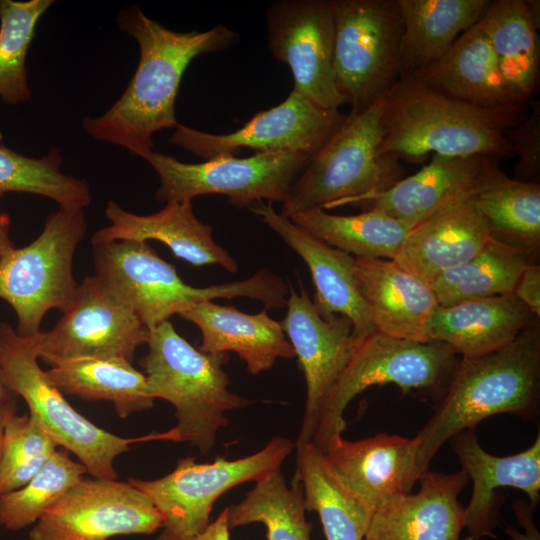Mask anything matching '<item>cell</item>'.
I'll return each mask as SVG.
<instances>
[{
    "mask_svg": "<svg viewBox=\"0 0 540 540\" xmlns=\"http://www.w3.org/2000/svg\"><path fill=\"white\" fill-rule=\"evenodd\" d=\"M119 27L139 47V61L121 97L102 115L82 119L95 140L118 145L143 157L153 150V135L175 128V102L183 74L196 57L227 50L239 35L224 25L206 31L176 32L135 6L119 13Z\"/></svg>",
    "mask_w": 540,
    "mask_h": 540,
    "instance_id": "cell-1",
    "label": "cell"
},
{
    "mask_svg": "<svg viewBox=\"0 0 540 540\" xmlns=\"http://www.w3.org/2000/svg\"><path fill=\"white\" fill-rule=\"evenodd\" d=\"M526 116L524 107L489 108L447 96L413 75L386 94L380 155L422 163L429 154L511 157L506 137Z\"/></svg>",
    "mask_w": 540,
    "mask_h": 540,
    "instance_id": "cell-2",
    "label": "cell"
},
{
    "mask_svg": "<svg viewBox=\"0 0 540 540\" xmlns=\"http://www.w3.org/2000/svg\"><path fill=\"white\" fill-rule=\"evenodd\" d=\"M540 411V319L510 344L457 366L433 415L416 435L419 474L455 434L485 418L512 414L536 421Z\"/></svg>",
    "mask_w": 540,
    "mask_h": 540,
    "instance_id": "cell-3",
    "label": "cell"
},
{
    "mask_svg": "<svg viewBox=\"0 0 540 540\" xmlns=\"http://www.w3.org/2000/svg\"><path fill=\"white\" fill-rule=\"evenodd\" d=\"M95 276L152 330L194 304L217 298L246 297L264 308H283L289 284L262 268L240 281L194 287L148 242L120 240L92 244Z\"/></svg>",
    "mask_w": 540,
    "mask_h": 540,
    "instance_id": "cell-4",
    "label": "cell"
},
{
    "mask_svg": "<svg viewBox=\"0 0 540 540\" xmlns=\"http://www.w3.org/2000/svg\"><path fill=\"white\" fill-rule=\"evenodd\" d=\"M148 353L139 361L150 395L175 407L176 425L156 439L189 442L202 454L216 444L217 433L228 425L227 412L252 403L229 390L223 366L226 353L209 354L180 336L170 321L150 330Z\"/></svg>",
    "mask_w": 540,
    "mask_h": 540,
    "instance_id": "cell-5",
    "label": "cell"
},
{
    "mask_svg": "<svg viewBox=\"0 0 540 540\" xmlns=\"http://www.w3.org/2000/svg\"><path fill=\"white\" fill-rule=\"evenodd\" d=\"M386 94L363 110H351L293 183L280 214L353 205L402 179L400 160L380 155Z\"/></svg>",
    "mask_w": 540,
    "mask_h": 540,
    "instance_id": "cell-6",
    "label": "cell"
},
{
    "mask_svg": "<svg viewBox=\"0 0 540 540\" xmlns=\"http://www.w3.org/2000/svg\"><path fill=\"white\" fill-rule=\"evenodd\" d=\"M0 376L4 386L22 397L29 417L57 444L77 456L95 478L116 480L115 459L135 440L106 431L78 413L38 364L35 335L22 337L1 323Z\"/></svg>",
    "mask_w": 540,
    "mask_h": 540,
    "instance_id": "cell-7",
    "label": "cell"
},
{
    "mask_svg": "<svg viewBox=\"0 0 540 540\" xmlns=\"http://www.w3.org/2000/svg\"><path fill=\"white\" fill-rule=\"evenodd\" d=\"M456 355L443 342L403 340L375 331L356 343L321 406L311 443L322 451L333 436L342 434L346 407L371 386L395 384L406 392L441 391L442 396L459 361Z\"/></svg>",
    "mask_w": 540,
    "mask_h": 540,
    "instance_id": "cell-8",
    "label": "cell"
},
{
    "mask_svg": "<svg viewBox=\"0 0 540 540\" xmlns=\"http://www.w3.org/2000/svg\"><path fill=\"white\" fill-rule=\"evenodd\" d=\"M86 231L84 209L59 207L34 241L0 256V298L16 313L18 335L38 334L49 310L71 304L78 287L73 258Z\"/></svg>",
    "mask_w": 540,
    "mask_h": 540,
    "instance_id": "cell-9",
    "label": "cell"
},
{
    "mask_svg": "<svg viewBox=\"0 0 540 540\" xmlns=\"http://www.w3.org/2000/svg\"><path fill=\"white\" fill-rule=\"evenodd\" d=\"M333 67L351 110L387 94L402 76V24L397 0H331Z\"/></svg>",
    "mask_w": 540,
    "mask_h": 540,
    "instance_id": "cell-10",
    "label": "cell"
},
{
    "mask_svg": "<svg viewBox=\"0 0 540 540\" xmlns=\"http://www.w3.org/2000/svg\"><path fill=\"white\" fill-rule=\"evenodd\" d=\"M142 158L159 176L155 192L158 201L221 194L231 205L244 208L264 200L283 203L312 157L298 152L255 153L246 158L224 154L200 163H185L151 150Z\"/></svg>",
    "mask_w": 540,
    "mask_h": 540,
    "instance_id": "cell-11",
    "label": "cell"
},
{
    "mask_svg": "<svg viewBox=\"0 0 540 540\" xmlns=\"http://www.w3.org/2000/svg\"><path fill=\"white\" fill-rule=\"evenodd\" d=\"M295 444L285 437L272 438L259 451L234 460L218 456L211 463L181 458L169 474L153 480L130 478L163 516L162 529L178 535H195L210 524L216 500L246 482H258L280 470Z\"/></svg>",
    "mask_w": 540,
    "mask_h": 540,
    "instance_id": "cell-12",
    "label": "cell"
},
{
    "mask_svg": "<svg viewBox=\"0 0 540 540\" xmlns=\"http://www.w3.org/2000/svg\"><path fill=\"white\" fill-rule=\"evenodd\" d=\"M162 526L161 513L128 481L82 477L33 524L29 540H110Z\"/></svg>",
    "mask_w": 540,
    "mask_h": 540,
    "instance_id": "cell-13",
    "label": "cell"
},
{
    "mask_svg": "<svg viewBox=\"0 0 540 540\" xmlns=\"http://www.w3.org/2000/svg\"><path fill=\"white\" fill-rule=\"evenodd\" d=\"M345 116L339 110L320 108L292 90L279 105L256 113L233 132L212 134L179 123L169 142L206 160L224 154L235 156L242 148L313 157Z\"/></svg>",
    "mask_w": 540,
    "mask_h": 540,
    "instance_id": "cell-14",
    "label": "cell"
},
{
    "mask_svg": "<svg viewBox=\"0 0 540 540\" xmlns=\"http://www.w3.org/2000/svg\"><path fill=\"white\" fill-rule=\"evenodd\" d=\"M150 331L95 275L78 284L71 304L50 331L35 335L39 358H120L132 362Z\"/></svg>",
    "mask_w": 540,
    "mask_h": 540,
    "instance_id": "cell-15",
    "label": "cell"
},
{
    "mask_svg": "<svg viewBox=\"0 0 540 540\" xmlns=\"http://www.w3.org/2000/svg\"><path fill=\"white\" fill-rule=\"evenodd\" d=\"M266 22L269 52L290 68L293 91L327 110L346 104L335 82L331 0L276 1Z\"/></svg>",
    "mask_w": 540,
    "mask_h": 540,
    "instance_id": "cell-16",
    "label": "cell"
},
{
    "mask_svg": "<svg viewBox=\"0 0 540 540\" xmlns=\"http://www.w3.org/2000/svg\"><path fill=\"white\" fill-rule=\"evenodd\" d=\"M286 315L281 322L305 377V411L295 446L311 443L318 414L355 349L351 321L343 315L324 319L304 286L289 283Z\"/></svg>",
    "mask_w": 540,
    "mask_h": 540,
    "instance_id": "cell-17",
    "label": "cell"
},
{
    "mask_svg": "<svg viewBox=\"0 0 540 540\" xmlns=\"http://www.w3.org/2000/svg\"><path fill=\"white\" fill-rule=\"evenodd\" d=\"M419 440L379 433L358 441L333 436L321 451L334 478L374 514L398 496L409 494L420 474Z\"/></svg>",
    "mask_w": 540,
    "mask_h": 540,
    "instance_id": "cell-18",
    "label": "cell"
},
{
    "mask_svg": "<svg viewBox=\"0 0 540 540\" xmlns=\"http://www.w3.org/2000/svg\"><path fill=\"white\" fill-rule=\"evenodd\" d=\"M502 172L493 157L433 154L417 173L353 205L378 208L414 227L451 203L476 194Z\"/></svg>",
    "mask_w": 540,
    "mask_h": 540,
    "instance_id": "cell-19",
    "label": "cell"
},
{
    "mask_svg": "<svg viewBox=\"0 0 540 540\" xmlns=\"http://www.w3.org/2000/svg\"><path fill=\"white\" fill-rule=\"evenodd\" d=\"M248 208L307 264L316 291L313 303L324 319L334 315L347 317L352 323L355 343L376 331L358 289L352 255L300 228L278 213L270 202L257 201Z\"/></svg>",
    "mask_w": 540,
    "mask_h": 540,
    "instance_id": "cell-20",
    "label": "cell"
},
{
    "mask_svg": "<svg viewBox=\"0 0 540 540\" xmlns=\"http://www.w3.org/2000/svg\"><path fill=\"white\" fill-rule=\"evenodd\" d=\"M459 463L473 481L469 504L464 508L467 536L464 540L494 537L499 522V496L495 490L511 487L525 492L530 505L539 503L540 491V434L526 450L498 457L486 452L480 445L474 429L463 430L449 441Z\"/></svg>",
    "mask_w": 540,
    "mask_h": 540,
    "instance_id": "cell-21",
    "label": "cell"
},
{
    "mask_svg": "<svg viewBox=\"0 0 540 540\" xmlns=\"http://www.w3.org/2000/svg\"><path fill=\"white\" fill-rule=\"evenodd\" d=\"M416 494H404L374 512L364 540H460L465 528L458 497L469 477L433 472L420 475Z\"/></svg>",
    "mask_w": 540,
    "mask_h": 540,
    "instance_id": "cell-22",
    "label": "cell"
},
{
    "mask_svg": "<svg viewBox=\"0 0 540 540\" xmlns=\"http://www.w3.org/2000/svg\"><path fill=\"white\" fill-rule=\"evenodd\" d=\"M105 216L110 225L98 229L91 243L120 240L147 242L157 240L172 253L193 266L217 264L230 273L238 272V263L213 239V229L194 214L192 200L168 202L156 213L138 215L109 200Z\"/></svg>",
    "mask_w": 540,
    "mask_h": 540,
    "instance_id": "cell-23",
    "label": "cell"
},
{
    "mask_svg": "<svg viewBox=\"0 0 540 540\" xmlns=\"http://www.w3.org/2000/svg\"><path fill=\"white\" fill-rule=\"evenodd\" d=\"M354 276L376 331L428 342V325L440 306L430 284L393 260L354 257Z\"/></svg>",
    "mask_w": 540,
    "mask_h": 540,
    "instance_id": "cell-24",
    "label": "cell"
},
{
    "mask_svg": "<svg viewBox=\"0 0 540 540\" xmlns=\"http://www.w3.org/2000/svg\"><path fill=\"white\" fill-rule=\"evenodd\" d=\"M491 239L473 195H470L414 226L393 261L429 283L443 272L473 258Z\"/></svg>",
    "mask_w": 540,
    "mask_h": 540,
    "instance_id": "cell-25",
    "label": "cell"
},
{
    "mask_svg": "<svg viewBox=\"0 0 540 540\" xmlns=\"http://www.w3.org/2000/svg\"><path fill=\"white\" fill-rule=\"evenodd\" d=\"M179 316L201 331L200 351L235 352L252 375L270 370L278 358L295 357L281 322L272 319L267 308L248 314L209 300L192 305Z\"/></svg>",
    "mask_w": 540,
    "mask_h": 540,
    "instance_id": "cell-26",
    "label": "cell"
},
{
    "mask_svg": "<svg viewBox=\"0 0 540 540\" xmlns=\"http://www.w3.org/2000/svg\"><path fill=\"white\" fill-rule=\"evenodd\" d=\"M537 319L514 293L496 295L439 306L429 321L428 336L470 358L510 344Z\"/></svg>",
    "mask_w": 540,
    "mask_h": 540,
    "instance_id": "cell-27",
    "label": "cell"
},
{
    "mask_svg": "<svg viewBox=\"0 0 540 540\" xmlns=\"http://www.w3.org/2000/svg\"><path fill=\"white\" fill-rule=\"evenodd\" d=\"M417 77L447 96L481 107H524L504 79L488 38L476 23L451 48Z\"/></svg>",
    "mask_w": 540,
    "mask_h": 540,
    "instance_id": "cell-28",
    "label": "cell"
},
{
    "mask_svg": "<svg viewBox=\"0 0 540 540\" xmlns=\"http://www.w3.org/2000/svg\"><path fill=\"white\" fill-rule=\"evenodd\" d=\"M511 89L526 103L536 93L540 73V2L489 1L477 22Z\"/></svg>",
    "mask_w": 540,
    "mask_h": 540,
    "instance_id": "cell-29",
    "label": "cell"
},
{
    "mask_svg": "<svg viewBox=\"0 0 540 540\" xmlns=\"http://www.w3.org/2000/svg\"><path fill=\"white\" fill-rule=\"evenodd\" d=\"M488 0H397L402 75H417L475 25Z\"/></svg>",
    "mask_w": 540,
    "mask_h": 540,
    "instance_id": "cell-30",
    "label": "cell"
},
{
    "mask_svg": "<svg viewBox=\"0 0 540 540\" xmlns=\"http://www.w3.org/2000/svg\"><path fill=\"white\" fill-rule=\"evenodd\" d=\"M46 364L48 376L64 395L110 401L121 419L154 405L145 374L125 359L73 357Z\"/></svg>",
    "mask_w": 540,
    "mask_h": 540,
    "instance_id": "cell-31",
    "label": "cell"
},
{
    "mask_svg": "<svg viewBox=\"0 0 540 540\" xmlns=\"http://www.w3.org/2000/svg\"><path fill=\"white\" fill-rule=\"evenodd\" d=\"M294 224L328 245L353 257L393 260L411 225L378 208L356 215H334L324 209L298 213L289 218Z\"/></svg>",
    "mask_w": 540,
    "mask_h": 540,
    "instance_id": "cell-32",
    "label": "cell"
},
{
    "mask_svg": "<svg viewBox=\"0 0 540 540\" xmlns=\"http://www.w3.org/2000/svg\"><path fill=\"white\" fill-rule=\"evenodd\" d=\"M295 449L305 509L318 514L326 540H364L373 512L334 478L314 444Z\"/></svg>",
    "mask_w": 540,
    "mask_h": 540,
    "instance_id": "cell-33",
    "label": "cell"
},
{
    "mask_svg": "<svg viewBox=\"0 0 540 540\" xmlns=\"http://www.w3.org/2000/svg\"><path fill=\"white\" fill-rule=\"evenodd\" d=\"M493 239L535 259L540 253V184L504 172L473 195Z\"/></svg>",
    "mask_w": 540,
    "mask_h": 540,
    "instance_id": "cell-34",
    "label": "cell"
},
{
    "mask_svg": "<svg viewBox=\"0 0 540 540\" xmlns=\"http://www.w3.org/2000/svg\"><path fill=\"white\" fill-rule=\"evenodd\" d=\"M538 262L524 251L491 239L477 255L429 282L440 306L513 293L523 270Z\"/></svg>",
    "mask_w": 540,
    "mask_h": 540,
    "instance_id": "cell-35",
    "label": "cell"
},
{
    "mask_svg": "<svg viewBox=\"0 0 540 540\" xmlns=\"http://www.w3.org/2000/svg\"><path fill=\"white\" fill-rule=\"evenodd\" d=\"M301 483L288 485L280 470L255 483L245 498L227 507L229 529L261 523L267 540H311Z\"/></svg>",
    "mask_w": 540,
    "mask_h": 540,
    "instance_id": "cell-36",
    "label": "cell"
},
{
    "mask_svg": "<svg viewBox=\"0 0 540 540\" xmlns=\"http://www.w3.org/2000/svg\"><path fill=\"white\" fill-rule=\"evenodd\" d=\"M62 155L51 147L35 158L0 145V197L8 192L29 193L54 200L59 207L89 206L92 195L88 182L61 170Z\"/></svg>",
    "mask_w": 540,
    "mask_h": 540,
    "instance_id": "cell-37",
    "label": "cell"
},
{
    "mask_svg": "<svg viewBox=\"0 0 540 540\" xmlns=\"http://www.w3.org/2000/svg\"><path fill=\"white\" fill-rule=\"evenodd\" d=\"M53 0H0V99L8 105L31 99L26 57L40 18Z\"/></svg>",
    "mask_w": 540,
    "mask_h": 540,
    "instance_id": "cell-38",
    "label": "cell"
},
{
    "mask_svg": "<svg viewBox=\"0 0 540 540\" xmlns=\"http://www.w3.org/2000/svg\"><path fill=\"white\" fill-rule=\"evenodd\" d=\"M87 472L66 451L56 450L27 484L0 496V525L19 531L35 524Z\"/></svg>",
    "mask_w": 540,
    "mask_h": 540,
    "instance_id": "cell-39",
    "label": "cell"
},
{
    "mask_svg": "<svg viewBox=\"0 0 540 540\" xmlns=\"http://www.w3.org/2000/svg\"><path fill=\"white\" fill-rule=\"evenodd\" d=\"M57 447L58 444L28 414H10L2 435L0 496L27 484Z\"/></svg>",
    "mask_w": 540,
    "mask_h": 540,
    "instance_id": "cell-40",
    "label": "cell"
},
{
    "mask_svg": "<svg viewBox=\"0 0 540 540\" xmlns=\"http://www.w3.org/2000/svg\"><path fill=\"white\" fill-rule=\"evenodd\" d=\"M506 137L512 155H517L516 179L534 181L540 175V102L534 101L531 112L509 129Z\"/></svg>",
    "mask_w": 540,
    "mask_h": 540,
    "instance_id": "cell-41",
    "label": "cell"
},
{
    "mask_svg": "<svg viewBox=\"0 0 540 540\" xmlns=\"http://www.w3.org/2000/svg\"><path fill=\"white\" fill-rule=\"evenodd\" d=\"M513 293L540 318V265L529 264L521 273Z\"/></svg>",
    "mask_w": 540,
    "mask_h": 540,
    "instance_id": "cell-42",
    "label": "cell"
},
{
    "mask_svg": "<svg viewBox=\"0 0 540 540\" xmlns=\"http://www.w3.org/2000/svg\"><path fill=\"white\" fill-rule=\"evenodd\" d=\"M156 540H230L227 507L199 534L185 536L162 529Z\"/></svg>",
    "mask_w": 540,
    "mask_h": 540,
    "instance_id": "cell-43",
    "label": "cell"
},
{
    "mask_svg": "<svg viewBox=\"0 0 540 540\" xmlns=\"http://www.w3.org/2000/svg\"><path fill=\"white\" fill-rule=\"evenodd\" d=\"M535 507L519 500L514 505V510L518 521L523 526L525 532L519 533L516 529L509 527L506 532L514 540H540V535L533 521V511Z\"/></svg>",
    "mask_w": 540,
    "mask_h": 540,
    "instance_id": "cell-44",
    "label": "cell"
},
{
    "mask_svg": "<svg viewBox=\"0 0 540 540\" xmlns=\"http://www.w3.org/2000/svg\"><path fill=\"white\" fill-rule=\"evenodd\" d=\"M11 220L9 215L0 208V256L15 248L10 236Z\"/></svg>",
    "mask_w": 540,
    "mask_h": 540,
    "instance_id": "cell-45",
    "label": "cell"
},
{
    "mask_svg": "<svg viewBox=\"0 0 540 540\" xmlns=\"http://www.w3.org/2000/svg\"><path fill=\"white\" fill-rule=\"evenodd\" d=\"M16 397L17 395H14L0 402V455H1L3 428L9 415L12 414L13 412H16Z\"/></svg>",
    "mask_w": 540,
    "mask_h": 540,
    "instance_id": "cell-46",
    "label": "cell"
},
{
    "mask_svg": "<svg viewBox=\"0 0 540 540\" xmlns=\"http://www.w3.org/2000/svg\"><path fill=\"white\" fill-rule=\"evenodd\" d=\"M0 341H1V328H0ZM16 394H14L13 392H11L10 390H8L2 380H1V376H0V402L14 396Z\"/></svg>",
    "mask_w": 540,
    "mask_h": 540,
    "instance_id": "cell-47",
    "label": "cell"
}]
</instances>
